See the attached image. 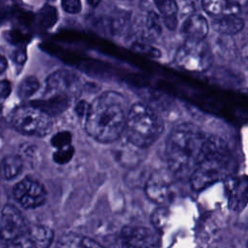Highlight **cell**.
I'll use <instances>...</instances> for the list:
<instances>
[{"mask_svg": "<svg viewBox=\"0 0 248 248\" xmlns=\"http://www.w3.org/2000/svg\"><path fill=\"white\" fill-rule=\"evenodd\" d=\"M128 111L126 100L121 94L105 92L90 104L85 130L100 142L114 141L125 130Z\"/></svg>", "mask_w": 248, "mask_h": 248, "instance_id": "obj_1", "label": "cell"}, {"mask_svg": "<svg viewBox=\"0 0 248 248\" xmlns=\"http://www.w3.org/2000/svg\"><path fill=\"white\" fill-rule=\"evenodd\" d=\"M208 140L193 126L175 127L166 141V158L170 171L179 178H190L205 154Z\"/></svg>", "mask_w": 248, "mask_h": 248, "instance_id": "obj_2", "label": "cell"}, {"mask_svg": "<svg viewBox=\"0 0 248 248\" xmlns=\"http://www.w3.org/2000/svg\"><path fill=\"white\" fill-rule=\"evenodd\" d=\"M232 168V160L223 144L209 138L205 154L189 178L191 186L194 190H202L225 178Z\"/></svg>", "mask_w": 248, "mask_h": 248, "instance_id": "obj_3", "label": "cell"}, {"mask_svg": "<svg viewBox=\"0 0 248 248\" xmlns=\"http://www.w3.org/2000/svg\"><path fill=\"white\" fill-rule=\"evenodd\" d=\"M163 127L161 118L152 108L142 103H136L129 108L124 132L131 143L145 148L158 140Z\"/></svg>", "mask_w": 248, "mask_h": 248, "instance_id": "obj_4", "label": "cell"}, {"mask_svg": "<svg viewBox=\"0 0 248 248\" xmlns=\"http://www.w3.org/2000/svg\"><path fill=\"white\" fill-rule=\"evenodd\" d=\"M52 115L41 108L30 104L16 108L11 115L13 127L27 136L43 137L52 128Z\"/></svg>", "mask_w": 248, "mask_h": 248, "instance_id": "obj_5", "label": "cell"}, {"mask_svg": "<svg viewBox=\"0 0 248 248\" xmlns=\"http://www.w3.org/2000/svg\"><path fill=\"white\" fill-rule=\"evenodd\" d=\"M175 63L189 71H204L211 63L209 47L202 41L187 40L178 48Z\"/></svg>", "mask_w": 248, "mask_h": 248, "instance_id": "obj_6", "label": "cell"}, {"mask_svg": "<svg viewBox=\"0 0 248 248\" xmlns=\"http://www.w3.org/2000/svg\"><path fill=\"white\" fill-rule=\"evenodd\" d=\"M53 239V232L42 225L28 226L16 238L7 242L5 248H49Z\"/></svg>", "mask_w": 248, "mask_h": 248, "instance_id": "obj_7", "label": "cell"}, {"mask_svg": "<svg viewBox=\"0 0 248 248\" xmlns=\"http://www.w3.org/2000/svg\"><path fill=\"white\" fill-rule=\"evenodd\" d=\"M16 201L24 208L38 207L46 201V190L37 180L26 177L16 184L13 190Z\"/></svg>", "mask_w": 248, "mask_h": 248, "instance_id": "obj_8", "label": "cell"}, {"mask_svg": "<svg viewBox=\"0 0 248 248\" xmlns=\"http://www.w3.org/2000/svg\"><path fill=\"white\" fill-rule=\"evenodd\" d=\"M78 78L71 72L60 70L49 76L46 82V95H57L73 99L78 94Z\"/></svg>", "mask_w": 248, "mask_h": 248, "instance_id": "obj_9", "label": "cell"}, {"mask_svg": "<svg viewBox=\"0 0 248 248\" xmlns=\"http://www.w3.org/2000/svg\"><path fill=\"white\" fill-rule=\"evenodd\" d=\"M28 228L22 213L14 205L6 204L1 211V236L5 241H10L19 235Z\"/></svg>", "mask_w": 248, "mask_h": 248, "instance_id": "obj_10", "label": "cell"}, {"mask_svg": "<svg viewBox=\"0 0 248 248\" xmlns=\"http://www.w3.org/2000/svg\"><path fill=\"white\" fill-rule=\"evenodd\" d=\"M121 248H158V238L150 230L129 226L122 230L120 235Z\"/></svg>", "mask_w": 248, "mask_h": 248, "instance_id": "obj_11", "label": "cell"}, {"mask_svg": "<svg viewBox=\"0 0 248 248\" xmlns=\"http://www.w3.org/2000/svg\"><path fill=\"white\" fill-rule=\"evenodd\" d=\"M181 31L187 40L202 41L208 33V23L201 15L190 16L182 24Z\"/></svg>", "mask_w": 248, "mask_h": 248, "instance_id": "obj_12", "label": "cell"}, {"mask_svg": "<svg viewBox=\"0 0 248 248\" xmlns=\"http://www.w3.org/2000/svg\"><path fill=\"white\" fill-rule=\"evenodd\" d=\"M214 29L224 34H236L244 26V20L238 16L237 13H225L215 16L212 21Z\"/></svg>", "mask_w": 248, "mask_h": 248, "instance_id": "obj_13", "label": "cell"}, {"mask_svg": "<svg viewBox=\"0 0 248 248\" xmlns=\"http://www.w3.org/2000/svg\"><path fill=\"white\" fill-rule=\"evenodd\" d=\"M57 248H103L98 242L90 237L67 232L57 241Z\"/></svg>", "mask_w": 248, "mask_h": 248, "instance_id": "obj_14", "label": "cell"}, {"mask_svg": "<svg viewBox=\"0 0 248 248\" xmlns=\"http://www.w3.org/2000/svg\"><path fill=\"white\" fill-rule=\"evenodd\" d=\"M160 13L163 15L165 25L170 30H174L177 26L178 5L176 0H154Z\"/></svg>", "mask_w": 248, "mask_h": 248, "instance_id": "obj_15", "label": "cell"}, {"mask_svg": "<svg viewBox=\"0 0 248 248\" xmlns=\"http://www.w3.org/2000/svg\"><path fill=\"white\" fill-rule=\"evenodd\" d=\"M202 6L204 12L212 16L225 13H237L240 7L229 0H202Z\"/></svg>", "mask_w": 248, "mask_h": 248, "instance_id": "obj_16", "label": "cell"}, {"mask_svg": "<svg viewBox=\"0 0 248 248\" xmlns=\"http://www.w3.org/2000/svg\"><path fill=\"white\" fill-rule=\"evenodd\" d=\"M22 169V161L16 155H7L2 159L1 171L5 179L16 177Z\"/></svg>", "mask_w": 248, "mask_h": 248, "instance_id": "obj_17", "label": "cell"}, {"mask_svg": "<svg viewBox=\"0 0 248 248\" xmlns=\"http://www.w3.org/2000/svg\"><path fill=\"white\" fill-rule=\"evenodd\" d=\"M163 182L154 179L150 180L146 186L147 196L158 203H164L169 197V188Z\"/></svg>", "mask_w": 248, "mask_h": 248, "instance_id": "obj_18", "label": "cell"}, {"mask_svg": "<svg viewBox=\"0 0 248 248\" xmlns=\"http://www.w3.org/2000/svg\"><path fill=\"white\" fill-rule=\"evenodd\" d=\"M58 19V13L55 7L46 4L38 13V23L44 29L52 27Z\"/></svg>", "mask_w": 248, "mask_h": 248, "instance_id": "obj_19", "label": "cell"}, {"mask_svg": "<svg viewBox=\"0 0 248 248\" xmlns=\"http://www.w3.org/2000/svg\"><path fill=\"white\" fill-rule=\"evenodd\" d=\"M39 87H40V83L35 77L33 76L26 77L23 80H21V82L18 85V90H17L18 96L21 99L29 98L37 92Z\"/></svg>", "mask_w": 248, "mask_h": 248, "instance_id": "obj_20", "label": "cell"}, {"mask_svg": "<svg viewBox=\"0 0 248 248\" xmlns=\"http://www.w3.org/2000/svg\"><path fill=\"white\" fill-rule=\"evenodd\" d=\"M74 155V148L73 146L67 145L61 148H57L56 151L53 153V160L57 164H66L69 162Z\"/></svg>", "mask_w": 248, "mask_h": 248, "instance_id": "obj_21", "label": "cell"}, {"mask_svg": "<svg viewBox=\"0 0 248 248\" xmlns=\"http://www.w3.org/2000/svg\"><path fill=\"white\" fill-rule=\"evenodd\" d=\"M132 49L135 52L141 53L143 55H146L148 57L152 58H157L161 55V52L159 49L155 48L152 46H149L147 44H142V43H136L132 46Z\"/></svg>", "mask_w": 248, "mask_h": 248, "instance_id": "obj_22", "label": "cell"}, {"mask_svg": "<svg viewBox=\"0 0 248 248\" xmlns=\"http://www.w3.org/2000/svg\"><path fill=\"white\" fill-rule=\"evenodd\" d=\"M71 140L72 136L69 132L67 131H61L56 133L52 138H51V144L53 147L61 148L67 145L71 144Z\"/></svg>", "mask_w": 248, "mask_h": 248, "instance_id": "obj_23", "label": "cell"}, {"mask_svg": "<svg viewBox=\"0 0 248 248\" xmlns=\"http://www.w3.org/2000/svg\"><path fill=\"white\" fill-rule=\"evenodd\" d=\"M62 8L69 14H78L81 10L80 0H61Z\"/></svg>", "mask_w": 248, "mask_h": 248, "instance_id": "obj_24", "label": "cell"}, {"mask_svg": "<svg viewBox=\"0 0 248 248\" xmlns=\"http://www.w3.org/2000/svg\"><path fill=\"white\" fill-rule=\"evenodd\" d=\"M147 24L150 30H152L155 33H160L161 32V24L159 20V16L157 14L154 12H150L148 15V19H147Z\"/></svg>", "mask_w": 248, "mask_h": 248, "instance_id": "obj_25", "label": "cell"}, {"mask_svg": "<svg viewBox=\"0 0 248 248\" xmlns=\"http://www.w3.org/2000/svg\"><path fill=\"white\" fill-rule=\"evenodd\" d=\"M89 108H90V104H88L84 100L78 102V104L76 105V108H75L77 114L79 116H82V117H86V115L89 111Z\"/></svg>", "mask_w": 248, "mask_h": 248, "instance_id": "obj_26", "label": "cell"}, {"mask_svg": "<svg viewBox=\"0 0 248 248\" xmlns=\"http://www.w3.org/2000/svg\"><path fill=\"white\" fill-rule=\"evenodd\" d=\"M27 58V55H26V50L23 46H19L18 48H16L14 53H13V59L16 63H18V64H23L25 62Z\"/></svg>", "mask_w": 248, "mask_h": 248, "instance_id": "obj_27", "label": "cell"}, {"mask_svg": "<svg viewBox=\"0 0 248 248\" xmlns=\"http://www.w3.org/2000/svg\"><path fill=\"white\" fill-rule=\"evenodd\" d=\"M166 211H165V209H163V208H160V209H157L155 212H154V221H153V223H154V225H156V226H158V227H163L164 226V222L165 221H163V220H165L166 219Z\"/></svg>", "mask_w": 248, "mask_h": 248, "instance_id": "obj_28", "label": "cell"}, {"mask_svg": "<svg viewBox=\"0 0 248 248\" xmlns=\"http://www.w3.org/2000/svg\"><path fill=\"white\" fill-rule=\"evenodd\" d=\"M11 90H12V87H11L10 81H8L6 79L2 80L1 81V97H2V99L7 98L10 95Z\"/></svg>", "mask_w": 248, "mask_h": 248, "instance_id": "obj_29", "label": "cell"}, {"mask_svg": "<svg viewBox=\"0 0 248 248\" xmlns=\"http://www.w3.org/2000/svg\"><path fill=\"white\" fill-rule=\"evenodd\" d=\"M241 57L243 62L248 66V42L243 46L241 50Z\"/></svg>", "mask_w": 248, "mask_h": 248, "instance_id": "obj_30", "label": "cell"}, {"mask_svg": "<svg viewBox=\"0 0 248 248\" xmlns=\"http://www.w3.org/2000/svg\"><path fill=\"white\" fill-rule=\"evenodd\" d=\"M7 67V60L4 55H1V62H0V70L1 72H4Z\"/></svg>", "mask_w": 248, "mask_h": 248, "instance_id": "obj_31", "label": "cell"}, {"mask_svg": "<svg viewBox=\"0 0 248 248\" xmlns=\"http://www.w3.org/2000/svg\"><path fill=\"white\" fill-rule=\"evenodd\" d=\"M86 1L92 7H96L101 2V0H86Z\"/></svg>", "mask_w": 248, "mask_h": 248, "instance_id": "obj_32", "label": "cell"}, {"mask_svg": "<svg viewBox=\"0 0 248 248\" xmlns=\"http://www.w3.org/2000/svg\"><path fill=\"white\" fill-rule=\"evenodd\" d=\"M232 3L238 5V6H241V5H244L248 2V0H231Z\"/></svg>", "mask_w": 248, "mask_h": 248, "instance_id": "obj_33", "label": "cell"}, {"mask_svg": "<svg viewBox=\"0 0 248 248\" xmlns=\"http://www.w3.org/2000/svg\"><path fill=\"white\" fill-rule=\"evenodd\" d=\"M246 248H248V241H247V244H246Z\"/></svg>", "mask_w": 248, "mask_h": 248, "instance_id": "obj_34", "label": "cell"}]
</instances>
